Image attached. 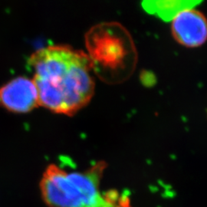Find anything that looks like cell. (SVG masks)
Masks as SVG:
<instances>
[{
	"instance_id": "cell-1",
	"label": "cell",
	"mask_w": 207,
	"mask_h": 207,
	"mask_svg": "<svg viewBox=\"0 0 207 207\" xmlns=\"http://www.w3.org/2000/svg\"><path fill=\"white\" fill-rule=\"evenodd\" d=\"M29 65L41 106L72 116L92 100L93 71L84 51L66 45L45 47L31 55Z\"/></svg>"
},
{
	"instance_id": "cell-2",
	"label": "cell",
	"mask_w": 207,
	"mask_h": 207,
	"mask_svg": "<svg viewBox=\"0 0 207 207\" xmlns=\"http://www.w3.org/2000/svg\"><path fill=\"white\" fill-rule=\"evenodd\" d=\"M85 45L92 71L104 82H124L136 70V45L130 31L120 23L105 22L94 25L85 35Z\"/></svg>"
},
{
	"instance_id": "cell-3",
	"label": "cell",
	"mask_w": 207,
	"mask_h": 207,
	"mask_svg": "<svg viewBox=\"0 0 207 207\" xmlns=\"http://www.w3.org/2000/svg\"><path fill=\"white\" fill-rule=\"evenodd\" d=\"M105 167L99 162L85 172L68 173L49 165L40 182L43 200L49 207H116L99 188Z\"/></svg>"
},
{
	"instance_id": "cell-4",
	"label": "cell",
	"mask_w": 207,
	"mask_h": 207,
	"mask_svg": "<svg viewBox=\"0 0 207 207\" xmlns=\"http://www.w3.org/2000/svg\"><path fill=\"white\" fill-rule=\"evenodd\" d=\"M170 31L174 40L180 45L198 48L207 41V18L196 9L185 10L170 21Z\"/></svg>"
},
{
	"instance_id": "cell-5",
	"label": "cell",
	"mask_w": 207,
	"mask_h": 207,
	"mask_svg": "<svg viewBox=\"0 0 207 207\" xmlns=\"http://www.w3.org/2000/svg\"><path fill=\"white\" fill-rule=\"evenodd\" d=\"M0 103L15 113H27L38 104V92L33 81L25 77L16 78L0 88Z\"/></svg>"
},
{
	"instance_id": "cell-6",
	"label": "cell",
	"mask_w": 207,
	"mask_h": 207,
	"mask_svg": "<svg viewBox=\"0 0 207 207\" xmlns=\"http://www.w3.org/2000/svg\"><path fill=\"white\" fill-rule=\"evenodd\" d=\"M203 0H142L141 6L147 13L163 22H170L182 12L194 9Z\"/></svg>"
}]
</instances>
